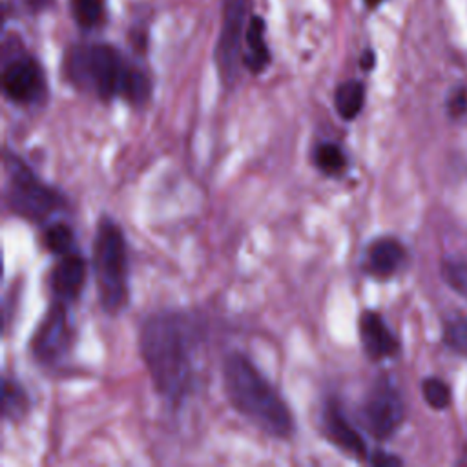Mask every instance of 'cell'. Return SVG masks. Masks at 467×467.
Wrapping results in <instances>:
<instances>
[{
	"instance_id": "obj_10",
	"label": "cell",
	"mask_w": 467,
	"mask_h": 467,
	"mask_svg": "<svg viewBox=\"0 0 467 467\" xmlns=\"http://www.w3.org/2000/svg\"><path fill=\"white\" fill-rule=\"evenodd\" d=\"M323 431L335 446L354 458H365L367 446L360 433L347 422V418L336 400L327 402L323 409Z\"/></svg>"
},
{
	"instance_id": "obj_20",
	"label": "cell",
	"mask_w": 467,
	"mask_h": 467,
	"mask_svg": "<svg viewBox=\"0 0 467 467\" xmlns=\"http://www.w3.org/2000/svg\"><path fill=\"white\" fill-rule=\"evenodd\" d=\"M442 274L446 284L467 300V261H446Z\"/></svg>"
},
{
	"instance_id": "obj_7",
	"label": "cell",
	"mask_w": 467,
	"mask_h": 467,
	"mask_svg": "<svg viewBox=\"0 0 467 467\" xmlns=\"http://www.w3.org/2000/svg\"><path fill=\"white\" fill-rule=\"evenodd\" d=\"M403 400L389 380H378L361 407L365 429L375 438H389L403 422Z\"/></svg>"
},
{
	"instance_id": "obj_1",
	"label": "cell",
	"mask_w": 467,
	"mask_h": 467,
	"mask_svg": "<svg viewBox=\"0 0 467 467\" xmlns=\"http://www.w3.org/2000/svg\"><path fill=\"white\" fill-rule=\"evenodd\" d=\"M196 323L181 312L150 316L139 336V349L161 396L177 403L191 391L194 377Z\"/></svg>"
},
{
	"instance_id": "obj_5",
	"label": "cell",
	"mask_w": 467,
	"mask_h": 467,
	"mask_svg": "<svg viewBox=\"0 0 467 467\" xmlns=\"http://www.w3.org/2000/svg\"><path fill=\"white\" fill-rule=\"evenodd\" d=\"M10 189L8 205L10 208L30 221H40L64 207V200L59 192L46 186L19 157L8 154Z\"/></svg>"
},
{
	"instance_id": "obj_13",
	"label": "cell",
	"mask_w": 467,
	"mask_h": 467,
	"mask_svg": "<svg viewBox=\"0 0 467 467\" xmlns=\"http://www.w3.org/2000/svg\"><path fill=\"white\" fill-rule=\"evenodd\" d=\"M403 247L391 238H382L372 243L367 250V270L377 277L393 276L403 261Z\"/></svg>"
},
{
	"instance_id": "obj_3",
	"label": "cell",
	"mask_w": 467,
	"mask_h": 467,
	"mask_svg": "<svg viewBox=\"0 0 467 467\" xmlns=\"http://www.w3.org/2000/svg\"><path fill=\"white\" fill-rule=\"evenodd\" d=\"M223 384L232 407L250 424L277 438L291 437L294 424L287 403L250 358L242 352L228 354L223 365Z\"/></svg>"
},
{
	"instance_id": "obj_22",
	"label": "cell",
	"mask_w": 467,
	"mask_h": 467,
	"mask_svg": "<svg viewBox=\"0 0 467 467\" xmlns=\"http://www.w3.org/2000/svg\"><path fill=\"white\" fill-rule=\"evenodd\" d=\"M422 393L426 402L433 407V409H446L451 402V393L449 387L438 380V378H428L422 386Z\"/></svg>"
},
{
	"instance_id": "obj_23",
	"label": "cell",
	"mask_w": 467,
	"mask_h": 467,
	"mask_svg": "<svg viewBox=\"0 0 467 467\" xmlns=\"http://www.w3.org/2000/svg\"><path fill=\"white\" fill-rule=\"evenodd\" d=\"M465 108H467V96H465V91H458L456 96L449 101V110H451V114L460 115V114L465 112Z\"/></svg>"
},
{
	"instance_id": "obj_19",
	"label": "cell",
	"mask_w": 467,
	"mask_h": 467,
	"mask_svg": "<svg viewBox=\"0 0 467 467\" xmlns=\"http://www.w3.org/2000/svg\"><path fill=\"white\" fill-rule=\"evenodd\" d=\"M44 245L54 254H70L73 247V230L66 223H52L44 230Z\"/></svg>"
},
{
	"instance_id": "obj_21",
	"label": "cell",
	"mask_w": 467,
	"mask_h": 467,
	"mask_svg": "<svg viewBox=\"0 0 467 467\" xmlns=\"http://www.w3.org/2000/svg\"><path fill=\"white\" fill-rule=\"evenodd\" d=\"M444 340L451 349L467 356V319L463 318L449 319L446 323Z\"/></svg>"
},
{
	"instance_id": "obj_27",
	"label": "cell",
	"mask_w": 467,
	"mask_h": 467,
	"mask_svg": "<svg viewBox=\"0 0 467 467\" xmlns=\"http://www.w3.org/2000/svg\"><path fill=\"white\" fill-rule=\"evenodd\" d=\"M365 3H367V6H369V8H377L378 4H382V3H384V0H365Z\"/></svg>"
},
{
	"instance_id": "obj_25",
	"label": "cell",
	"mask_w": 467,
	"mask_h": 467,
	"mask_svg": "<svg viewBox=\"0 0 467 467\" xmlns=\"http://www.w3.org/2000/svg\"><path fill=\"white\" fill-rule=\"evenodd\" d=\"M52 3H54V0H22V4H24V6L28 8V12H31V13H38V12L46 10V8H50Z\"/></svg>"
},
{
	"instance_id": "obj_9",
	"label": "cell",
	"mask_w": 467,
	"mask_h": 467,
	"mask_svg": "<svg viewBox=\"0 0 467 467\" xmlns=\"http://www.w3.org/2000/svg\"><path fill=\"white\" fill-rule=\"evenodd\" d=\"M4 96L17 105H31L42 99L46 82L40 64L28 55L13 57L3 72Z\"/></svg>"
},
{
	"instance_id": "obj_11",
	"label": "cell",
	"mask_w": 467,
	"mask_h": 467,
	"mask_svg": "<svg viewBox=\"0 0 467 467\" xmlns=\"http://www.w3.org/2000/svg\"><path fill=\"white\" fill-rule=\"evenodd\" d=\"M360 338L367 356L372 360L389 358L398 351V342L384 318L372 310L363 312L360 318Z\"/></svg>"
},
{
	"instance_id": "obj_4",
	"label": "cell",
	"mask_w": 467,
	"mask_h": 467,
	"mask_svg": "<svg viewBox=\"0 0 467 467\" xmlns=\"http://www.w3.org/2000/svg\"><path fill=\"white\" fill-rule=\"evenodd\" d=\"M93 272L101 307L119 314L128 301V254L123 230L110 219H101L93 243Z\"/></svg>"
},
{
	"instance_id": "obj_16",
	"label": "cell",
	"mask_w": 467,
	"mask_h": 467,
	"mask_svg": "<svg viewBox=\"0 0 467 467\" xmlns=\"http://www.w3.org/2000/svg\"><path fill=\"white\" fill-rule=\"evenodd\" d=\"M314 163L323 174L336 175L347 166V157L336 143H319L314 150Z\"/></svg>"
},
{
	"instance_id": "obj_26",
	"label": "cell",
	"mask_w": 467,
	"mask_h": 467,
	"mask_svg": "<svg viewBox=\"0 0 467 467\" xmlns=\"http://www.w3.org/2000/svg\"><path fill=\"white\" fill-rule=\"evenodd\" d=\"M372 66H375V54H372L370 50H367L361 57V68L363 70H372Z\"/></svg>"
},
{
	"instance_id": "obj_17",
	"label": "cell",
	"mask_w": 467,
	"mask_h": 467,
	"mask_svg": "<svg viewBox=\"0 0 467 467\" xmlns=\"http://www.w3.org/2000/svg\"><path fill=\"white\" fill-rule=\"evenodd\" d=\"M30 409V400L26 391L10 380L3 384V414L8 420L22 418Z\"/></svg>"
},
{
	"instance_id": "obj_15",
	"label": "cell",
	"mask_w": 467,
	"mask_h": 467,
	"mask_svg": "<svg viewBox=\"0 0 467 467\" xmlns=\"http://www.w3.org/2000/svg\"><path fill=\"white\" fill-rule=\"evenodd\" d=\"M365 103V86L363 82L352 79L345 81L336 88L335 93V106L342 119L352 121L358 117Z\"/></svg>"
},
{
	"instance_id": "obj_24",
	"label": "cell",
	"mask_w": 467,
	"mask_h": 467,
	"mask_svg": "<svg viewBox=\"0 0 467 467\" xmlns=\"http://www.w3.org/2000/svg\"><path fill=\"white\" fill-rule=\"evenodd\" d=\"M370 462L375 463V465H400V463H402L400 458L391 456V454H386V453H382V451H378V453L372 454Z\"/></svg>"
},
{
	"instance_id": "obj_18",
	"label": "cell",
	"mask_w": 467,
	"mask_h": 467,
	"mask_svg": "<svg viewBox=\"0 0 467 467\" xmlns=\"http://www.w3.org/2000/svg\"><path fill=\"white\" fill-rule=\"evenodd\" d=\"M72 15L81 28H96L105 19V0H72Z\"/></svg>"
},
{
	"instance_id": "obj_14",
	"label": "cell",
	"mask_w": 467,
	"mask_h": 467,
	"mask_svg": "<svg viewBox=\"0 0 467 467\" xmlns=\"http://www.w3.org/2000/svg\"><path fill=\"white\" fill-rule=\"evenodd\" d=\"M270 63V52L265 40V21L258 15H252L245 30V52L243 66L254 75L267 70Z\"/></svg>"
},
{
	"instance_id": "obj_12",
	"label": "cell",
	"mask_w": 467,
	"mask_h": 467,
	"mask_svg": "<svg viewBox=\"0 0 467 467\" xmlns=\"http://www.w3.org/2000/svg\"><path fill=\"white\" fill-rule=\"evenodd\" d=\"M86 282V261L77 254H66L52 272L50 285L59 301H73Z\"/></svg>"
},
{
	"instance_id": "obj_6",
	"label": "cell",
	"mask_w": 467,
	"mask_h": 467,
	"mask_svg": "<svg viewBox=\"0 0 467 467\" xmlns=\"http://www.w3.org/2000/svg\"><path fill=\"white\" fill-rule=\"evenodd\" d=\"M249 0H225L223 24L217 40V68L225 84L238 81L243 64V40L249 22Z\"/></svg>"
},
{
	"instance_id": "obj_2",
	"label": "cell",
	"mask_w": 467,
	"mask_h": 467,
	"mask_svg": "<svg viewBox=\"0 0 467 467\" xmlns=\"http://www.w3.org/2000/svg\"><path fill=\"white\" fill-rule=\"evenodd\" d=\"M66 73L77 88L105 101L123 98L143 105L150 98L149 77L108 44L75 46L66 57Z\"/></svg>"
},
{
	"instance_id": "obj_8",
	"label": "cell",
	"mask_w": 467,
	"mask_h": 467,
	"mask_svg": "<svg viewBox=\"0 0 467 467\" xmlns=\"http://www.w3.org/2000/svg\"><path fill=\"white\" fill-rule=\"evenodd\" d=\"M70 344L72 331L68 323V312L64 309V303L59 301L52 305L48 314L44 316L31 342V352L40 363H54L68 352Z\"/></svg>"
}]
</instances>
